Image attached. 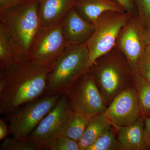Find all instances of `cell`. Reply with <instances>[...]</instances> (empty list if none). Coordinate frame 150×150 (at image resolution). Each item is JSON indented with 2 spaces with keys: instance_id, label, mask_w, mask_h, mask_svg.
<instances>
[{
  "instance_id": "obj_18",
  "label": "cell",
  "mask_w": 150,
  "mask_h": 150,
  "mask_svg": "<svg viewBox=\"0 0 150 150\" xmlns=\"http://www.w3.org/2000/svg\"><path fill=\"white\" fill-rule=\"evenodd\" d=\"M131 70L133 85L137 91L142 115L150 116V83L142 76L138 67Z\"/></svg>"
},
{
  "instance_id": "obj_6",
  "label": "cell",
  "mask_w": 150,
  "mask_h": 150,
  "mask_svg": "<svg viewBox=\"0 0 150 150\" xmlns=\"http://www.w3.org/2000/svg\"><path fill=\"white\" fill-rule=\"evenodd\" d=\"M62 95L43 96L22 105L6 115L9 121V129L13 137L17 139L28 138Z\"/></svg>"
},
{
  "instance_id": "obj_13",
  "label": "cell",
  "mask_w": 150,
  "mask_h": 150,
  "mask_svg": "<svg viewBox=\"0 0 150 150\" xmlns=\"http://www.w3.org/2000/svg\"><path fill=\"white\" fill-rule=\"evenodd\" d=\"M144 116L142 115L135 123L116 126L119 150H149L145 141Z\"/></svg>"
},
{
  "instance_id": "obj_27",
  "label": "cell",
  "mask_w": 150,
  "mask_h": 150,
  "mask_svg": "<svg viewBox=\"0 0 150 150\" xmlns=\"http://www.w3.org/2000/svg\"><path fill=\"white\" fill-rule=\"evenodd\" d=\"M145 141L150 149V116H144Z\"/></svg>"
},
{
  "instance_id": "obj_19",
  "label": "cell",
  "mask_w": 150,
  "mask_h": 150,
  "mask_svg": "<svg viewBox=\"0 0 150 150\" xmlns=\"http://www.w3.org/2000/svg\"><path fill=\"white\" fill-rule=\"evenodd\" d=\"M12 43L2 23L0 22V67L4 69L16 61Z\"/></svg>"
},
{
  "instance_id": "obj_28",
  "label": "cell",
  "mask_w": 150,
  "mask_h": 150,
  "mask_svg": "<svg viewBox=\"0 0 150 150\" xmlns=\"http://www.w3.org/2000/svg\"><path fill=\"white\" fill-rule=\"evenodd\" d=\"M8 134V126L4 119L0 120V141H1L6 138Z\"/></svg>"
},
{
  "instance_id": "obj_15",
  "label": "cell",
  "mask_w": 150,
  "mask_h": 150,
  "mask_svg": "<svg viewBox=\"0 0 150 150\" xmlns=\"http://www.w3.org/2000/svg\"><path fill=\"white\" fill-rule=\"evenodd\" d=\"M77 0H39L38 14L42 25L61 21Z\"/></svg>"
},
{
  "instance_id": "obj_24",
  "label": "cell",
  "mask_w": 150,
  "mask_h": 150,
  "mask_svg": "<svg viewBox=\"0 0 150 150\" xmlns=\"http://www.w3.org/2000/svg\"><path fill=\"white\" fill-rule=\"evenodd\" d=\"M137 67L142 76L150 83V59L146 52L139 60Z\"/></svg>"
},
{
  "instance_id": "obj_7",
  "label": "cell",
  "mask_w": 150,
  "mask_h": 150,
  "mask_svg": "<svg viewBox=\"0 0 150 150\" xmlns=\"http://www.w3.org/2000/svg\"><path fill=\"white\" fill-rule=\"evenodd\" d=\"M68 46L62 21L42 25L30 47L28 60L43 66H52Z\"/></svg>"
},
{
  "instance_id": "obj_2",
  "label": "cell",
  "mask_w": 150,
  "mask_h": 150,
  "mask_svg": "<svg viewBox=\"0 0 150 150\" xmlns=\"http://www.w3.org/2000/svg\"><path fill=\"white\" fill-rule=\"evenodd\" d=\"M39 0H28L21 5L0 13L15 52L17 61L28 60L30 49L42 25L38 14Z\"/></svg>"
},
{
  "instance_id": "obj_5",
  "label": "cell",
  "mask_w": 150,
  "mask_h": 150,
  "mask_svg": "<svg viewBox=\"0 0 150 150\" xmlns=\"http://www.w3.org/2000/svg\"><path fill=\"white\" fill-rule=\"evenodd\" d=\"M131 15L127 12L107 11L94 23V30L87 42L89 68L98 58L112 50L116 45L121 30Z\"/></svg>"
},
{
  "instance_id": "obj_17",
  "label": "cell",
  "mask_w": 150,
  "mask_h": 150,
  "mask_svg": "<svg viewBox=\"0 0 150 150\" xmlns=\"http://www.w3.org/2000/svg\"><path fill=\"white\" fill-rule=\"evenodd\" d=\"M91 118L84 113L71 110L60 136H66L78 142Z\"/></svg>"
},
{
  "instance_id": "obj_30",
  "label": "cell",
  "mask_w": 150,
  "mask_h": 150,
  "mask_svg": "<svg viewBox=\"0 0 150 150\" xmlns=\"http://www.w3.org/2000/svg\"><path fill=\"white\" fill-rule=\"evenodd\" d=\"M145 52H146V54L147 55L148 57H149V58L150 59V46H146Z\"/></svg>"
},
{
  "instance_id": "obj_1",
  "label": "cell",
  "mask_w": 150,
  "mask_h": 150,
  "mask_svg": "<svg viewBox=\"0 0 150 150\" xmlns=\"http://www.w3.org/2000/svg\"><path fill=\"white\" fill-rule=\"evenodd\" d=\"M53 66L25 60L16 61L1 69V114L6 116L22 105L44 96Z\"/></svg>"
},
{
  "instance_id": "obj_12",
  "label": "cell",
  "mask_w": 150,
  "mask_h": 150,
  "mask_svg": "<svg viewBox=\"0 0 150 150\" xmlns=\"http://www.w3.org/2000/svg\"><path fill=\"white\" fill-rule=\"evenodd\" d=\"M62 25L68 45L86 43L94 30V24L86 21L74 7L62 19Z\"/></svg>"
},
{
  "instance_id": "obj_16",
  "label": "cell",
  "mask_w": 150,
  "mask_h": 150,
  "mask_svg": "<svg viewBox=\"0 0 150 150\" xmlns=\"http://www.w3.org/2000/svg\"><path fill=\"white\" fill-rule=\"evenodd\" d=\"M112 126L103 113L92 116L83 134L78 142L80 150H86Z\"/></svg>"
},
{
  "instance_id": "obj_3",
  "label": "cell",
  "mask_w": 150,
  "mask_h": 150,
  "mask_svg": "<svg viewBox=\"0 0 150 150\" xmlns=\"http://www.w3.org/2000/svg\"><path fill=\"white\" fill-rule=\"evenodd\" d=\"M89 69L108 106L120 93L133 85L131 67L117 48L98 58Z\"/></svg>"
},
{
  "instance_id": "obj_25",
  "label": "cell",
  "mask_w": 150,
  "mask_h": 150,
  "mask_svg": "<svg viewBox=\"0 0 150 150\" xmlns=\"http://www.w3.org/2000/svg\"><path fill=\"white\" fill-rule=\"evenodd\" d=\"M28 0H0V13L21 5Z\"/></svg>"
},
{
  "instance_id": "obj_14",
  "label": "cell",
  "mask_w": 150,
  "mask_h": 150,
  "mask_svg": "<svg viewBox=\"0 0 150 150\" xmlns=\"http://www.w3.org/2000/svg\"><path fill=\"white\" fill-rule=\"evenodd\" d=\"M74 8L86 21L93 24L106 12H126L122 7L111 0H77Z\"/></svg>"
},
{
  "instance_id": "obj_21",
  "label": "cell",
  "mask_w": 150,
  "mask_h": 150,
  "mask_svg": "<svg viewBox=\"0 0 150 150\" xmlns=\"http://www.w3.org/2000/svg\"><path fill=\"white\" fill-rule=\"evenodd\" d=\"M1 150H40L38 146L29 138L17 139L6 138L1 144Z\"/></svg>"
},
{
  "instance_id": "obj_23",
  "label": "cell",
  "mask_w": 150,
  "mask_h": 150,
  "mask_svg": "<svg viewBox=\"0 0 150 150\" xmlns=\"http://www.w3.org/2000/svg\"><path fill=\"white\" fill-rule=\"evenodd\" d=\"M139 18L144 28L150 27V0H134Z\"/></svg>"
},
{
  "instance_id": "obj_10",
  "label": "cell",
  "mask_w": 150,
  "mask_h": 150,
  "mask_svg": "<svg viewBox=\"0 0 150 150\" xmlns=\"http://www.w3.org/2000/svg\"><path fill=\"white\" fill-rule=\"evenodd\" d=\"M103 113L115 127L135 123L142 114L134 85L125 89L115 97Z\"/></svg>"
},
{
  "instance_id": "obj_11",
  "label": "cell",
  "mask_w": 150,
  "mask_h": 150,
  "mask_svg": "<svg viewBox=\"0 0 150 150\" xmlns=\"http://www.w3.org/2000/svg\"><path fill=\"white\" fill-rule=\"evenodd\" d=\"M144 29L139 18L131 16L116 41V48L125 56L131 69L137 67L139 60L145 52Z\"/></svg>"
},
{
  "instance_id": "obj_26",
  "label": "cell",
  "mask_w": 150,
  "mask_h": 150,
  "mask_svg": "<svg viewBox=\"0 0 150 150\" xmlns=\"http://www.w3.org/2000/svg\"><path fill=\"white\" fill-rule=\"evenodd\" d=\"M122 7L126 12L131 14L134 11L135 4L134 0H111Z\"/></svg>"
},
{
  "instance_id": "obj_8",
  "label": "cell",
  "mask_w": 150,
  "mask_h": 150,
  "mask_svg": "<svg viewBox=\"0 0 150 150\" xmlns=\"http://www.w3.org/2000/svg\"><path fill=\"white\" fill-rule=\"evenodd\" d=\"M65 95L72 110L91 117L104 113L108 108L93 74L89 69L77 80Z\"/></svg>"
},
{
  "instance_id": "obj_20",
  "label": "cell",
  "mask_w": 150,
  "mask_h": 150,
  "mask_svg": "<svg viewBox=\"0 0 150 150\" xmlns=\"http://www.w3.org/2000/svg\"><path fill=\"white\" fill-rule=\"evenodd\" d=\"M119 150V144L116 136V129L112 126L86 150Z\"/></svg>"
},
{
  "instance_id": "obj_29",
  "label": "cell",
  "mask_w": 150,
  "mask_h": 150,
  "mask_svg": "<svg viewBox=\"0 0 150 150\" xmlns=\"http://www.w3.org/2000/svg\"><path fill=\"white\" fill-rule=\"evenodd\" d=\"M143 38L145 46H150V27L144 29Z\"/></svg>"
},
{
  "instance_id": "obj_4",
  "label": "cell",
  "mask_w": 150,
  "mask_h": 150,
  "mask_svg": "<svg viewBox=\"0 0 150 150\" xmlns=\"http://www.w3.org/2000/svg\"><path fill=\"white\" fill-rule=\"evenodd\" d=\"M88 63L86 43L68 45L48 75L44 95L66 94L77 80L89 69Z\"/></svg>"
},
{
  "instance_id": "obj_22",
  "label": "cell",
  "mask_w": 150,
  "mask_h": 150,
  "mask_svg": "<svg viewBox=\"0 0 150 150\" xmlns=\"http://www.w3.org/2000/svg\"><path fill=\"white\" fill-rule=\"evenodd\" d=\"M47 150H80L78 142L64 136H59L48 144Z\"/></svg>"
},
{
  "instance_id": "obj_9",
  "label": "cell",
  "mask_w": 150,
  "mask_h": 150,
  "mask_svg": "<svg viewBox=\"0 0 150 150\" xmlns=\"http://www.w3.org/2000/svg\"><path fill=\"white\" fill-rule=\"evenodd\" d=\"M72 110L66 95L60 98L54 108L43 118L28 137L40 150H46L48 144L60 136Z\"/></svg>"
}]
</instances>
